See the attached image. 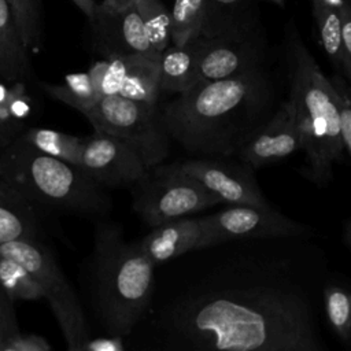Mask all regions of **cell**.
Returning <instances> with one entry per match:
<instances>
[{
    "label": "cell",
    "instance_id": "836d02e7",
    "mask_svg": "<svg viewBox=\"0 0 351 351\" xmlns=\"http://www.w3.org/2000/svg\"><path fill=\"white\" fill-rule=\"evenodd\" d=\"M136 1L137 0H101L96 11L104 12V14H117L136 5Z\"/></svg>",
    "mask_w": 351,
    "mask_h": 351
},
{
    "label": "cell",
    "instance_id": "5b68a950",
    "mask_svg": "<svg viewBox=\"0 0 351 351\" xmlns=\"http://www.w3.org/2000/svg\"><path fill=\"white\" fill-rule=\"evenodd\" d=\"M289 101L302 133L308 176L317 182H325L332 174V165L344 149L339 106L332 81L324 75L303 45L295 49Z\"/></svg>",
    "mask_w": 351,
    "mask_h": 351
},
{
    "label": "cell",
    "instance_id": "4fadbf2b",
    "mask_svg": "<svg viewBox=\"0 0 351 351\" xmlns=\"http://www.w3.org/2000/svg\"><path fill=\"white\" fill-rule=\"evenodd\" d=\"M173 165L176 169L202 182L219 202L269 206L258 184L244 169L207 159L185 160Z\"/></svg>",
    "mask_w": 351,
    "mask_h": 351
},
{
    "label": "cell",
    "instance_id": "4dcf8cb0",
    "mask_svg": "<svg viewBox=\"0 0 351 351\" xmlns=\"http://www.w3.org/2000/svg\"><path fill=\"white\" fill-rule=\"evenodd\" d=\"M341 67L351 80V3L341 7Z\"/></svg>",
    "mask_w": 351,
    "mask_h": 351
},
{
    "label": "cell",
    "instance_id": "ac0fdd59",
    "mask_svg": "<svg viewBox=\"0 0 351 351\" xmlns=\"http://www.w3.org/2000/svg\"><path fill=\"white\" fill-rule=\"evenodd\" d=\"M32 77L27 49L22 43L11 10L0 0V78L5 81H26Z\"/></svg>",
    "mask_w": 351,
    "mask_h": 351
},
{
    "label": "cell",
    "instance_id": "3957f363",
    "mask_svg": "<svg viewBox=\"0 0 351 351\" xmlns=\"http://www.w3.org/2000/svg\"><path fill=\"white\" fill-rule=\"evenodd\" d=\"M154 267L140 241H126L121 229L111 223L97 228L92 291L99 319L108 335H129L144 315L152 296Z\"/></svg>",
    "mask_w": 351,
    "mask_h": 351
},
{
    "label": "cell",
    "instance_id": "52a82bcc",
    "mask_svg": "<svg viewBox=\"0 0 351 351\" xmlns=\"http://www.w3.org/2000/svg\"><path fill=\"white\" fill-rule=\"evenodd\" d=\"M84 115L95 132L111 134L128 143L148 169L160 165L169 155V134L160 121L158 104L111 95L103 96Z\"/></svg>",
    "mask_w": 351,
    "mask_h": 351
},
{
    "label": "cell",
    "instance_id": "6da1fadb",
    "mask_svg": "<svg viewBox=\"0 0 351 351\" xmlns=\"http://www.w3.org/2000/svg\"><path fill=\"white\" fill-rule=\"evenodd\" d=\"M302 237L229 240L223 259L170 300L162 329L170 348L322 351L318 295L324 263Z\"/></svg>",
    "mask_w": 351,
    "mask_h": 351
},
{
    "label": "cell",
    "instance_id": "f1b7e54d",
    "mask_svg": "<svg viewBox=\"0 0 351 351\" xmlns=\"http://www.w3.org/2000/svg\"><path fill=\"white\" fill-rule=\"evenodd\" d=\"M336 90V100L339 106V123L343 147L351 158V97L341 81H332Z\"/></svg>",
    "mask_w": 351,
    "mask_h": 351
},
{
    "label": "cell",
    "instance_id": "8992f818",
    "mask_svg": "<svg viewBox=\"0 0 351 351\" xmlns=\"http://www.w3.org/2000/svg\"><path fill=\"white\" fill-rule=\"evenodd\" d=\"M0 254L27 269L48 300L70 351H81L89 339L80 300L62 273L53 254L37 239L0 244Z\"/></svg>",
    "mask_w": 351,
    "mask_h": 351
},
{
    "label": "cell",
    "instance_id": "8d00e7d4",
    "mask_svg": "<svg viewBox=\"0 0 351 351\" xmlns=\"http://www.w3.org/2000/svg\"><path fill=\"white\" fill-rule=\"evenodd\" d=\"M270 1H274V3H277V4H282V0H270Z\"/></svg>",
    "mask_w": 351,
    "mask_h": 351
},
{
    "label": "cell",
    "instance_id": "d590c367",
    "mask_svg": "<svg viewBox=\"0 0 351 351\" xmlns=\"http://www.w3.org/2000/svg\"><path fill=\"white\" fill-rule=\"evenodd\" d=\"M344 241L351 248V219L347 222L346 229H344Z\"/></svg>",
    "mask_w": 351,
    "mask_h": 351
},
{
    "label": "cell",
    "instance_id": "d6a6232c",
    "mask_svg": "<svg viewBox=\"0 0 351 351\" xmlns=\"http://www.w3.org/2000/svg\"><path fill=\"white\" fill-rule=\"evenodd\" d=\"M123 340L122 336H112L108 337H96L88 339V341L82 346L81 351H123Z\"/></svg>",
    "mask_w": 351,
    "mask_h": 351
},
{
    "label": "cell",
    "instance_id": "7402d4cb",
    "mask_svg": "<svg viewBox=\"0 0 351 351\" xmlns=\"http://www.w3.org/2000/svg\"><path fill=\"white\" fill-rule=\"evenodd\" d=\"M41 88L55 100L62 101L80 112L93 107L101 97L93 88L89 73H71L64 75L62 84L43 82Z\"/></svg>",
    "mask_w": 351,
    "mask_h": 351
},
{
    "label": "cell",
    "instance_id": "9c48e42d",
    "mask_svg": "<svg viewBox=\"0 0 351 351\" xmlns=\"http://www.w3.org/2000/svg\"><path fill=\"white\" fill-rule=\"evenodd\" d=\"M80 167L106 188L136 185L149 171L128 143L100 132L84 138Z\"/></svg>",
    "mask_w": 351,
    "mask_h": 351
},
{
    "label": "cell",
    "instance_id": "30bf717a",
    "mask_svg": "<svg viewBox=\"0 0 351 351\" xmlns=\"http://www.w3.org/2000/svg\"><path fill=\"white\" fill-rule=\"evenodd\" d=\"M210 219L218 232L221 243L229 240L269 239L287 236H310L311 228L299 223L270 206L232 204L211 214Z\"/></svg>",
    "mask_w": 351,
    "mask_h": 351
},
{
    "label": "cell",
    "instance_id": "44dd1931",
    "mask_svg": "<svg viewBox=\"0 0 351 351\" xmlns=\"http://www.w3.org/2000/svg\"><path fill=\"white\" fill-rule=\"evenodd\" d=\"M19 138L26 141L29 145L37 151L62 159L64 162L80 166L81 151L84 138L59 130L44 129V128H30L25 130Z\"/></svg>",
    "mask_w": 351,
    "mask_h": 351
},
{
    "label": "cell",
    "instance_id": "603a6c76",
    "mask_svg": "<svg viewBox=\"0 0 351 351\" xmlns=\"http://www.w3.org/2000/svg\"><path fill=\"white\" fill-rule=\"evenodd\" d=\"M206 12V0H174L170 11L171 44L185 45L200 36Z\"/></svg>",
    "mask_w": 351,
    "mask_h": 351
},
{
    "label": "cell",
    "instance_id": "4316f807",
    "mask_svg": "<svg viewBox=\"0 0 351 351\" xmlns=\"http://www.w3.org/2000/svg\"><path fill=\"white\" fill-rule=\"evenodd\" d=\"M322 306L333 332L343 340H351V291L340 285L324 289Z\"/></svg>",
    "mask_w": 351,
    "mask_h": 351
},
{
    "label": "cell",
    "instance_id": "1f68e13d",
    "mask_svg": "<svg viewBox=\"0 0 351 351\" xmlns=\"http://www.w3.org/2000/svg\"><path fill=\"white\" fill-rule=\"evenodd\" d=\"M51 348L52 347L45 337L19 332L3 346L1 351H49Z\"/></svg>",
    "mask_w": 351,
    "mask_h": 351
},
{
    "label": "cell",
    "instance_id": "ba28073f",
    "mask_svg": "<svg viewBox=\"0 0 351 351\" xmlns=\"http://www.w3.org/2000/svg\"><path fill=\"white\" fill-rule=\"evenodd\" d=\"M134 186L133 208L151 228L219 203L202 182L174 165L151 167Z\"/></svg>",
    "mask_w": 351,
    "mask_h": 351
},
{
    "label": "cell",
    "instance_id": "5bb4252c",
    "mask_svg": "<svg viewBox=\"0 0 351 351\" xmlns=\"http://www.w3.org/2000/svg\"><path fill=\"white\" fill-rule=\"evenodd\" d=\"M197 71L200 81L233 77L256 66V51L240 36H197Z\"/></svg>",
    "mask_w": 351,
    "mask_h": 351
},
{
    "label": "cell",
    "instance_id": "cb8c5ba5",
    "mask_svg": "<svg viewBox=\"0 0 351 351\" xmlns=\"http://www.w3.org/2000/svg\"><path fill=\"white\" fill-rule=\"evenodd\" d=\"M343 7V5H341ZM341 7L326 0H313L322 48L330 60L341 67Z\"/></svg>",
    "mask_w": 351,
    "mask_h": 351
},
{
    "label": "cell",
    "instance_id": "2e32d148",
    "mask_svg": "<svg viewBox=\"0 0 351 351\" xmlns=\"http://www.w3.org/2000/svg\"><path fill=\"white\" fill-rule=\"evenodd\" d=\"M38 217L33 204L0 178V244L37 239Z\"/></svg>",
    "mask_w": 351,
    "mask_h": 351
},
{
    "label": "cell",
    "instance_id": "f546056e",
    "mask_svg": "<svg viewBox=\"0 0 351 351\" xmlns=\"http://www.w3.org/2000/svg\"><path fill=\"white\" fill-rule=\"evenodd\" d=\"M19 332L14 311V300L0 288V351L3 346Z\"/></svg>",
    "mask_w": 351,
    "mask_h": 351
},
{
    "label": "cell",
    "instance_id": "e575fe53",
    "mask_svg": "<svg viewBox=\"0 0 351 351\" xmlns=\"http://www.w3.org/2000/svg\"><path fill=\"white\" fill-rule=\"evenodd\" d=\"M89 19H92L96 14V8L97 4L95 3V0H71Z\"/></svg>",
    "mask_w": 351,
    "mask_h": 351
},
{
    "label": "cell",
    "instance_id": "d4e9b609",
    "mask_svg": "<svg viewBox=\"0 0 351 351\" xmlns=\"http://www.w3.org/2000/svg\"><path fill=\"white\" fill-rule=\"evenodd\" d=\"M0 288L12 300H37L43 291L33 276L15 259L0 254Z\"/></svg>",
    "mask_w": 351,
    "mask_h": 351
},
{
    "label": "cell",
    "instance_id": "7c38bea8",
    "mask_svg": "<svg viewBox=\"0 0 351 351\" xmlns=\"http://www.w3.org/2000/svg\"><path fill=\"white\" fill-rule=\"evenodd\" d=\"M302 148L299 130L292 103L288 100L270 121L256 128L241 144L239 155L245 163L258 169L274 163Z\"/></svg>",
    "mask_w": 351,
    "mask_h": 351
},
{
    "label": "cell",
    "instance_id": "83f0119b",
    "mask_svg": "<svg viewBox=\"0 0 351 351\" xmlns=\"http://www.w3.org/2000/svg\"><path fill=\"white\" fill-rule=\"evenodd\" d=\"M26 49L40 43V0H5Z\"/></svg>",
    "mask_w": 351,
    "mask_h": 351
},
{
    "label": "cell",
    "instance_id": "484cf974",
    "mask_svg": "<svg viewBox=\"0 0 351 351\" xmlns=\"http://www.w3.org/2000/svg\"><path fill=\"white\" fill-rule=\"evenodd\" d=\"M136 8L152 48L160 53L171 44L170 12L160 0H137Z\"/></svg>",
    "mask_w": 351,
    "mask_h": 351
},
{
    "label": "cell",
    "instance_id": "9a60e30c",
    "mask_svg": "<svg viewBox=\"0 0 351 351\" xmlns=\"http://www.w3.org/2000/svg\"><path fill=\"white\" fill-rule=\"evenodd\" d=\"M90 21L106 56L138 53L159 58L160 53L152 48L136 5L117 14L96 11Z\"/></svg>",
    "mask_w": 351,
    "mask_h": 351
},
{
    "label": "cell",
    "instance_id": "8fae6325",
    "mask_svg": "<svg viewBox=\"0 0 351 351\" xmlns=\"http://www.w3.org/2000/svg\"><path fill=\"white\" fill-rule=\"evenodd\" d=\"M221 244L210 215L181 217L154 226L140 240L144 254L152 263L162 265L188 252Z\"/></svg>",
    "mask_w": 351,
    "mask_h": 351
},
{
    "label": "cell",
    "instance_id": "74e56055",
    "mask_svg": "<svg viewBox=\"0 0 351 351\" xmlns=\"http://www.w3.org/2000/svg\"><path fill=\"white\" fill-rule=\"evenodd\" d=\"M0 148H1V144H0Z\"/></svg>",
    "mask_w": 351,
    "mask_h": 351
},
{
    "label": "cell",
    "instance_id": "e0dca14e",
    "mask_svg": "<svg viewBox=\"0 0 351 351\" xmlns=\"http://www.w3.org/2000/svg\"><path fill=\"white\" fill-rule=\"evenodd\" d=\"M197 37L185 45L170 44L159 55L160 92L182 93L200 81L197 71Z\"/></svg>",
    "mask_w": 351,
    "mask_h": 351
},
{
    "label": "cell",
    "instance_id": "d6986e66",
    "mask_svg": "<svg viewBox=\"0 0 351 351\" xmlns=\"http://www.w3.org/2000/svg\"><path fill=\"white\" fill-rule=\"evenodd\" d=\"M159 95V58L130 53L119 96L141 103L158 104Z\"/></svg>",
    "mask_w": 351,
    "mask_h": 351
},
{
    "label": "cell",
    "instance_id": "7a4b0ae2",
    "mask_svg": "<svg viewBox=\"0 0 351 351\" xmlns=\"http://www.w3.org/2000/svg\"><path fill=\"white\" fill-rule=\"evenodd\" d=\"M269 99V85L258 67L241 74L199 81L160 110L169 137L192 152H239L255 130Z\"/></svg>",
    "mask_w": 351,
    "mask_h": 351
},
{
    "label": "cell",
    "instance_id": "ffe728a7",
    "mask_svg": "<svg viewBox=\"0 0 351 351\" xmlns=\"http://www.w3.org/2000/svg\"><path fill=\"white\" fill-rule=\"evenodd\" d=\"M248 0H206L204 23L200 36H240L241 23L247 16Z\"/></svg>",
    "mask_w": 351,
    "mask_h": 351
},
{
    "label": "cell",
    "instance_id": "277c9868",
    "mask_svg": "<svg viewBox=\"0 0 351 351\" xmlns=\"http://www.w3.org/2000/svg\"><path fill=\"white\" fill-rule=\"evenodd\" d=\"M0 178L32 204L52 210L97 215L111 207L106 186L80 166L45 155L19 137L0 148Z\"/></svg>",
    "mask_w": 351,
    "mask_h": 351
}]
</instances>
